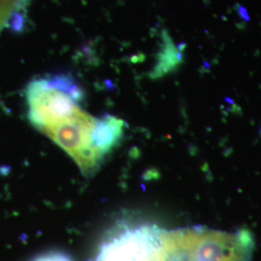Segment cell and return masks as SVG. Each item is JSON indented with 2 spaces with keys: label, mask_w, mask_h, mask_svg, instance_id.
I'll list each match as a JSON object with an SVG mask.
<instances>
[{
  "label": "cell",
  "mask_w": 261,
  "mask_h": 261,
  "mask_svg": "<svg viewBox=\"0 0 261 261\" xmlns=\"http://www.w3.org/2000/svg\"><path fill=\"white\" fill-rule=\"evenodd\" d=\"M31 261H74L71 256L61 252H49L38 255Z\"/></svg>",
  "instance_id": "52a82bcc"
},
{
  "label": "cell",
  "mask_w": 261,
  "mask_h": 261,
  "mask_svg": "<svg viewBox=\"0 0 261 261\" xmlns=\"http://www.w3.org/2000/svg\"><path fill=\"white\" fill-rule=\"evenodd\" d=\"M163 233L153 224L125 226L103 243L96 261H158Z\"/></svg>",
  "instance_id": "277c9868"
},
{
  "label": "cell",
  "mask_w": 261,
  "mask_h": 261,
  "mask_svg": "<svg viewBox=\"0 0 261 261\" xmlns=\"http://www.w3.org/2000/svg\"><path fill=\"white\" fill-rule=\"evenodd\" d=\"M253 240L246 230L203 226L164 230L158 261H252Z\"/></svg>",
  "instance_id": "6da1fadb"
},
{
  "label": "cell",
  "mask_w": 261,
  "mask_h": 261,
  "mask_svg": "<svg viewBox=\"0 0 261 261\" xmlns=\"http://www.w3.org/2000/svg\"><path fill=\"white\" fill-rule=\"evenodd\" d=\"M21 7L20 0H0V30L3 25L8 22L13 13ZM0 109H4V106L0 99Z\"/></svg>",
  "instance_id": "8992f818"
},
{
  "label": "cell",
  "mask_w": 261,
  "mask_h": 261,
  "mask_svg": "<svg viewBox=\"0 0 261 261\" xmlns=\"http://www.w3.org/2000/svg\"><path fill=\"white\" fill-rule=\"evenodd\" d=\"M125 124L120 118L106 114L97 118L92 135L94 149L103 159L119 143Z\"/></svg>",
  "instance_id": "5b68a950"
},
{
  "label": "cell",
  "mask_w": 261,
  "mask_h": 261,
  "mask_svg": "<svg viewBox=\"0 0 261 261\" xmlns=\"http://www.w3.org/2000/svg\"><path fill=\"white\" fill-rule=\"evenodd\" d=\"M29 122L43 134L82 110V87L67 74L33 80L25 91Z\"/></svg>",
  "instance_id": "7a4b0ae2"
},
{
  "label": "cell",
  "mask_w": 261,
  "mask_h": 261,
  "mask_svg": "<svg viewBox=\"0 0 261 261\" xmlns=\"http://www.w3.org/2000/svg\"><path fill=\"white\" fill-rule=\"evenodd\" d=\"M97 118L83 109L44 134L75 161L85 176L97 171L103 159L94 149L92 135Z\"/></svg>",
  "instance_id": "3957f363"
}]
</instances>
